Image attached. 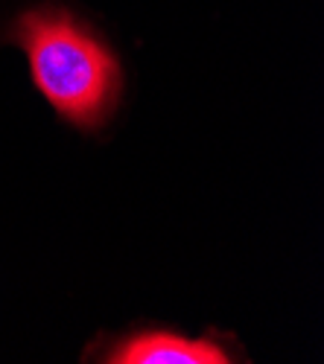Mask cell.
<instances>
[{"label": "cell", "instance_id": "obj_2", "mask_svg": "<svg viewBox=\"0 0 324 364\" xmlns=\"http://www.w3.org/2000/svg\"><path fill=\"white\" fill-rule=\"evenodd\" d=\"M105 361L111 364H228L231 355L214 338H187L182 332H135L117 344Z\"/></svg>", "mask_w": 324, "mask_h": 364}, {"label": "cell", "instance_id": "obj_1", "mask_svg": "<svg viewBox=\"0 0 324 364\" xmlns=\"http://www.w3.org/2000/svg\"><path fill=\"white\" fill-rule=\"evenodd\" d=\"M44 100L76 129H100L111 117L123 87L114 53L70 12L36 9L9 26Z\"/></svg>", "mask_w": 324, "mask_h": 364}]
</instances>
